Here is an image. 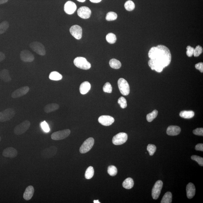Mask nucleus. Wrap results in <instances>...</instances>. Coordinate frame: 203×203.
<instances>
[{"label":"nucleus","instance_id":"obj_45","mask_svg":"<svg viewBox=\"0 0 203 203\" xmlns=\"http://www.w3.org/2000/svg\"><path fill=\"white\" fill-rule=\"evenodd\" d=\"M41 126L44 131L46 132H48L49 131L50 129L49 126L45 121H44L42 123Z\"/></svg>","mask_w":203,"mask_h":203},{"label":"nucleus","instance_id":"obj_41","mask_svg":"<svg viewBox=\"0 0 203 203\" xmlns=\"http://www.w3.org/2000/svg\"><path fill=\"white\" fill-rule=\"evenodd\" d=\"M157 148L155 145L152 144L148 145L147 146V150L149 152L150 155H154L155 152H156Z\"/></svg>","mask_w":203,"mask_h":203},{"label":"nucleus","instance_id":"obj_29","mask_svg":"<svg viewBox=\"0 0 203 203\" xmlns=\"http://www.w3.org/2000/svg\"><path fill=\"white\" fill-rule=\"evenodd\" d=\"M109 64L111 67L115 69H120L122 66L120 62L116 59H112L109 62Z\"/></svg>","mask_w":203,"mask_h":203},{"label":"nucleus","instance_id":"obj_48","mask_svg":"<svg viewBox=\"0 0 203 203\" xmlns=\"http://www.w3.org/2000/svg\"><path fill=\"white\" fill-rule=\"evenodd\" d=\"M5 58V55L1 52H0V62L2 61Z\"/></svg>","mask_w":203,"mask_h":203},{"label":"nucleus","instance_id":"obj_2","mask_svg":"<svg viewBox=\"0 0 203 203\" xmlns=\"http://www.w3.org/2000/svg\"><path fill=\"white\" fill-rule=\"evenodd\" d=\"M31 126V123L28 120L24 121L17 125L14 129V133L16 135H21L25 133Z\"/></svg>","mask_w":203,"mask_h":203},{"label":"nucleus","instance_id":"obj_32","mask_svg":"<svg viewBox=\"0 0 203 203\" xmlns=\"http://www.w3.org/2000/svg\"><path fill=\"white\" fill-rule=\"evenodd\" d=\"M106 39L108 43L114 44L116 41V36L113 33H110L106 36Z\"/></svg>","mask_w":203,"mask_h":203},{"label":"nucleus","instance_id":"obj_10","mask_svg":"<svg viewBox=\"0 0 203 203\" xmlns=\"http://www.w3.org/2000/svg\"><path fill=\"white\" fill-rule=\"evenodd\" d=\"M57 148L54 146H51L45 148L41 152V155L45 159L51 158L57 154Z\"/></svg>","mask_w":203,"mask_h":203},{"label":"nucleus","instance_id":"obj_8","mask_svg":"<svg viewBox=\"0 0 203 203\" xmlns=\"http://www.w3.org/2000/svg\"><path fill=\"white\" fill-rule=\"evenodd\" d=\"M94 143V139L93 138H89L81 145L80 149V152L81 154H85L88 152L93 148Z\"/></svg>","mask_w":203,"mask_h":203},{"label":"nucleus","instance_id":"obj_39","mask_svg":"<svg viewBox=\"0 0 203 203\" xmlns=\"http://www.w3.org/2000/svg\"><path fill=\"white\" fill-rule=\"evenodd\" d=\"M118 103L120 105L122 108H125L127 107V101L125 98L123 97H121L118 99Z\"/></svg>","mask_w":203,"mask_h":203},{"label":"nucleus","instance_id":"obj_17","mask_svg":"<svg viewBox=\"0 0 203 203\" xmlns=\"http://www.w3.org/2000/svg\"><path fill=\"white\" fill-rule=\"evenodd\" d=\"M76 5L73 2L68 1L64 5V10L65 13L68 14H72L76 10Z\"/></svg>","mask_w":203,"mask_h":203},{"label":"nucleus","instance_id":"obj_30","mask_svg":"<svg viewBox=\"0 0 203 203\" xmlns=\"http://www.w3.org/2000/svg\"><path fill=\"white\" fill-rule=\"evenodd\" d=\"M172 194L170 192H167L165 194L161 203H171L172 202Z\"/></svg>","mask_w":203,"mask_h":203},{"label":"nucleus","instance_id":"obj_44","mask_svg":"<svg viewBox=\"0 0 203 203\" xmlns=\"http://www.w3.org/2000/svg\"><path fill=\"white\" fill-rule=\"evenodd\" d=\"M194 134L196 135L199 136H203V128H198L196 129L193 131Z\"/></svg>","mask_w":203,"mask_h":203},{"label":"nucleus","instance_id":"obj_21","mask_svg":"<svg viewBox=\"0 0 203 203\" xmlns=\"http://www.w3.org/2000/svg\"><path fill=\"white\" fill-rule=\"evenodd\" d=\"M181 129L180 127L177 126H170L168 127L166 133L168 135L176 136L180 134Z\"/></svg>","mask_w":203,"mask_h":203},{"label":"nucleus","instance_id":"obj_11","mask_svg":"<svg viewBox=\"0 0 203 203\" xmlns=\"http://www.w3.org/2000/svg\"><path fill=\"white\" fill-rule=\"evenodd\" d=\"M163 183L161 180L156 182L153 187L152 191V196L154 199H158L163 188Z\"/></svg>","mask_w":203,"mask_h":203},{"label":"nucleus","instance_id":"obj_19","mask_svg":"<svg viewBox=\"0 0 203 203\" xmlns=\"http://www.w3.org/2000/svg\"><path fill=\"white\" fill-rule=\"evenodd\" d=\"M148 64L152 70H155L157 72L160 73L163 70V67L154 60L150 59L148 62Z\"/></svg>","mask_w":203,"mask_h":203},{"label":"nucleus","instance_id":"obj_4","mask_svg":"<svg viewBox=\"0 0 203 203\" xmlns=\"http://www.w3.org/2000/svg\"><path fill=\"white\" fill-rule=\"evenodd\" d=\"M16 114L13 109L8 108L0 112V122H4L10 120Z\"/></svg>","mask_w":203,"mask_h":203},{"label":"nucleus","instance_id":"obj_40","mask_svg":"<svg viewBox=\"0 0 203 203\" xmlns=\"http://www.w3.org/2000/svg\"><path fill=\"white\" fill-rule=\"evenodd\" d=\"M203 52V48L199 45H198L194 49V51L193 55L195 57H198Z\"/></svg>","mask_w":203,"mask_h":203},{"label":"nucleus","instance_id":"obj_42","mask_svg":"<svg viewBox=\"0 0 203 203\" xmlns=\"http://www.w3.org/2000/svg\"><path fill=\"white\" fill-rule=\"evenodd\" d=\"M192 160L197 162L198 164L201 166H203V158L197 155H194L191 157Z\"/></svg>","mask_w":203,"mask_h":203},{"label":"nucleus","instance_id":"obj_27","mask_svg":"<svg viewBox=\"0 0 203 203\" xmlns=\"http://www.w3.org/2000/svg\"><path fill=\"white\" fill-rule=\"evenodd\" d=\"M124 188L126 189H130L133 187L134 185V182L131 178H128L126 179L125 181H124L122 184Z\"/></svg>","mask_w":203,"mask_h":203},{"label":"nucleus","instance_id":"obj_15","mask_svg":"<svg viewBox=\"0 0 203 203\" xmlns=\"http://www.w3.org/2000/svg\"><path fill=\"white\" fill-rule=\"evenodd\" d=\"M77 13L80 17L83 19H87L90 18L92 12L89 7L84 6L79 8Z\"/></svg>","mask_w":203,"mask_h":203},{"label":"nucleus","instance_id":"obj_24","mask_svg":"<svg viewBox=\"0 0 203 203\" xmlns=\"http://www.w3.org/2000/svg\"><path fill=\"white\" fill-rule=\"evenodd\" d=\"M59 107H60L58 104H55V103H51V104L46 105L45 106L44 111L45 113H49L58 110Z\"/></svg>","mask_w":203,"mask_h":203},{"label":"nucleus","instance_id":"obj_31","mask_svg":"<svg viewBox=\"0 0 203 203\" xmlns=\"http://www.w3.org/2000/svg\"><path fill=\"white\" fill-rule=\"evenodd\" d=\"M94 174V170L93 167L90 166L86 170L85 175V178L89 180L93 178Z\"/></svg>","mask_w":203,"mask_h":203},{"label":"nucleus","instance_id":"obj_35","mask_svg":"<svg viewBox=\"0 0 203 203\" xmlns=\"http://www.w3.org/2000/svg\"><path fill=\"white\" fill-rule=\"evenodd\" d=\"M158 114V111L157 110H154L150 113H149L147 115V120L149 122H151L154 120V119L157 117Z\"/></svg>","mask_w":203,"mask_h":203},{"label":"nucleus","instance_id":"obj_38","mask_svg":"<svg viewBox=\"0 0 203 203\" xmlns=\"http://www.w3.org/2000/svg\"><path fill=\"white\" fill-rule=\"evenodd\" d=\"M103 90L104 92L105 93H112V87L110 83L107 82L104 84V87H103Z\"/></svg>","mask_w":203,"mask_h":203},{"label":"nucleus","instance_id":"obj_23","mask_svg":"<svg viewBox=\"0 0 203 203\" xmlns=\"http://www.w3.org/2000/svg\"><path fill=\"white\" fill-rule=\"evenodd\" d=\"M0 80L5 83L10 82L11 81L8 70L4 69L0 71Z\"/></svg>","mask_w":203,"mask_h":203},{"label":"nucleus","instance_id":"obj_43","mask_svg":"<svg viewBox=\"0 0 203 203\" xmlns=\"http://www.w3.org/2000/svg\"><path fill=\"white\" fill-rule=\"evenodd\" d=\"M187 52H186V54L189 57H191L193 55L194 51V48L190 46H188L187 47Z\"/></svg>","mask_w":203,"mask_h":203},{"label":"nucleus","instance_id":"obj_1","mask_svg":"<svg viewBox=\"0 0 203 203\" xmlns=\"http://www.w3.org/2000/svg\"><path fill=\"white\" fill-rule=\"evenodd\" d=\"M148 56L150 59L156 61L164 68L169 66L172 59L170 51L163 45L153 47L150 49Z\"/></svg>","mask_w":203,"mask_h":203},{"label":"nucleus","instance_id":"obj_22","mask_svg":"<svg viewBox=\"0 0 203 203\" xmlns=\"http://www.w3.org/2000/svg\"><path fill=\"white\" fill-rule=\"evenodd\" d=\"M187 196L189 199H192L195 196L196 193V189L193 183H189L186 187Z\"/></svg>","mask_w":203,"mask_h":203},{"label":"nucleus","instance_id":"obj_20","mask_svg":"<svg viewBox=\"0 0 203 203\" xmlns=\"http://www.w3.org/2000/svg\"><path fill=\"white\" fill-rule=\"evenodd\" d=\"M34 193V187L32 186H28L26 189L23 195L24 199L26 201H29L33 198Z\"/></svg>","mask_w":203,"mask_h":203},{"label":"nucleus","instance_id":"obj_6","mask_svg":"<svg viewBox=\"0 0 203 203\" xmlns=\"http://www.w3.org/2000/svg\"><path fill=\"white\" fill-rule=\"evenodd\" d=\"M30 48L38 54L41 56L46 55V51L44 46L40 42H34L30 44Z\"/></svg>","mask_w":203,"mask_h":203},{"label":"nucleus","instance_id":"obj_28","mask_svg":"<svg viewBox=\"0 0 203 203\" xmlns=\"http://www.w3.org/2000/svg\"><path fill=\"white\" fill-rule=\"evenodd\" d=\"M63 78L61 74L56 71L51 72L49 75V78L53 81H59Z\"/></svg>","mask_w":203,"mask_h":203},{"label":"nucleus","instance_id":"obj_50","mask_svg":"<svg viewBox=\"0 0 203 203\" xmlns=\"http://www.w3.org/2000/svg\"><path fill=\"white\" fill-rule=\"evenodd\" d=\"M8 0H0V4H2L7 2Z\"/></svg>","mask_w":203,"mask_h":203},{"label":"nucleus","instance_id":"obj_13","mask_svg":"<svg viewBox=\"0 0 203 203\" xmlns=\"http://www.w3.org/2000/svg\"><path fill=\"white\" fill-rule=\"evenodd\" d=\"M71 35L77 40H80L82 37L83 30L81 27L78 25L72 26L70 29Z\"/></svg>","mask_w":203,"mask_h":203},{"label":"nucleus","instance_id":"obj_47","mask_svg":"<svg viewBox=\"0 0 203 203\" xmlns=\"http://www.w3.org/2000/svg\"><path fill=\"white\" fill-rule=\"evenodd\" d=\"M195 149L197 151H203V144L202 143L198 144L195 146Z\"/></svg>","mask_w":203,"mask_h":203},{"label":"nucleus","instance_id":"obj_7","mask_svg":"<svg viewBox=\"0 0 203 203\" xmlns=\"http://www.w3.org/2000/svg\"><path fill=\"white\" fill-rule=\"evenodd\" d=\"M71 131L69 129H66L61 131L55 132L51 135V139L54 140H63L66 138L70 134Z\"/></svg>","mask_w":203,"mask_h":203},{"label":"nucleus","instance_id":"obj_49","mask_svg":"<svg viewBox=\"0 0 203 203\" xmlns=\"http://www.w3.org/2000/svg\"><path fill=\"white\" fill-rule=\"evenodd\" d=\"M90 2H92L95 3H98L101 2L102 0H90Z\"/></svg>","mask_w":203,"mask_h":203},{"label":"nucleus","instance_id":"obj_3","mask_svg":"<svg viewBox=\"0 0 203 203\" xmlns=\"http://www.w3.org/2000/svg\"><path fill=\"white\" fill-rule=\"evenodd\" d=\"M73 63L77 67L83 70H88L91 67V65L86 58L77 57L74 59Z\"/></svg>","mask_w":203,"mask_h":203},{"label":"nucleus","instance_id":"obj_37","mask_svg":"<svg viewBox=\"0 0 203 203\" xmlns=\"http://www.w3.org/2000/svg\"><path fill=\"white\" fill-rule=\"evenodd\" d=\"M108 173L111 176H116L117 173V170L114 166H110L108 168Z\"/></svg>","mask_w":203,"mask_h":203},{"label":"nucleus","instance_id":"obj_36","mask_svg":"<svg viewBox=\"0 0 203 203\" xmlns=\"http://www.w3.org/2000/svg\"><path fill=\"white\" fill-rule=\"evenodd\" d=\"M125 7L126 10L128 11H131L134 10L135 5L133 1L129 0L125 2Z\"/></svg>","mask_w":203,"mask_h":203},{"label":"nucleus","instance_id":"obj_46","mask_svg":"<svg viewBox=\"0 0 203 203\" xmlns=\"http://www.w3.org/2000/svg\"><path fill=\"white\" fill-rule=\"evenodd\" d=\"M195 67L199 70L201 73L203 72V63L202 62L197 64L195 65Z\"/></svg>","mask_w":203,"mask_h":203},{"label":"nucleus","instance_id":"obj_51","mask_svg":"<svg viewBox=\"0 0 203 203\" xmlns=\"http://www.w3.org/2000/svg\"><path fill=\"white\" fill-rule=\"evenodd\" d=\"M77 1L80 2H84L86 1V0H77Z\"/></svg>","mask_w":203,"mask_h":203},{"label":"nucleus","instance_id":"obj_52","mask_svg":"<svg viewBox=\"0 0 203 203\" xmlns=\"http://www.w3.org/2000/svg\"><path fill=\"white\" fill-rule=\"evenodd\" d=\"M94 203H100L99 200H94L93 201Z\"/></svg>","mask_w":203,"mask_h":203},{"label":"nucleus","instance_id":"obj_53","mask_svg":"<svg viewBox=\"0 0 203 203\" xmlns=\"http://www.w3.org/2000/svg\"><path fill=\"white\" fill-rule=\"evenodd\" d=\"M1 139H2L1 137V136H0V142H1Z\"/></svg>","mask_w":203,"mask_h":203},{"label":"nucleus","instance_id":"obj_5","mask_svg":"<svg viewBox=\"0 0 203 203\" xmlns=\"http://www.w3.org/2000/svg\"><path fill=\"white\" fill-rule=\"evenodd\" d=\"M118 86L120 91L124 96H127L130 93L129 85L126 80L123 78H120L118 81Z\"/></svg>","mask_w":203,"mask_h":203},{"label":"nucleus","instance_id":"obj_34","mask_svg":"<svg viewBox=\"0 0 203 203\" xmlns=\"http://www.w3.org/2000/svg\"><path fill=\"white\" fill-rule=\"evenodd\" d=\"M117 18V15L114 12H109L106 15V20L108 21L115 20Z\"/></svg>","mask_w":203,"mask_h":203},{"label":"nucleus","instance_id":"obj_18","mask_svg":"<svg viewBox=\"0 0 203 203\" xmlns=\"http://www.w3.org/2000/svg\"><path fill=\"white\" fill-rule=\"evenodd\" d=\"M17 150L11 147L6 148L2 152V155L4 157L10 158H14L17 156Z\"/></svg>","mask_w":203,"mask_h":203},{"label":"nucleus","instance_id":"obj_26","mask_svg":"<svg viewBox=\"0 0 203 203\" xmlns=\"http://www.w3.org/2000/svg\"><path fill=\"white\" fill-rule=\"evenodd\" d=\"M180 116L184 119H191L194 116L195 113L192 111H183L180 112Z\"/></svg>","mask_w":203,"mask_h":203},{"label":"nucleus","instance_id":"obj_25","mask_svg":"<svg viewBox=\"0 0 203 203\" xmlns=\"http://www.w3.org/2000/svg\"><path fill=\"white\" fill-rule=\"evenodd\" d=\"M91 85L88 81H85L80 85V93L82 95H85L90 90Z\"/></svg>","mask_w":203,"mask_h":203},{"label":"nucleus","instance_id":"obj_33","mask_svg":"<svg viewBox=\"0 0 203 203\" xmlns=\"http://www.w3.org/2000/svg\"><path fill=\"white\" fill-rule=\"evenodd\" d=\"M9 27V23L7 21H3L0 23V34L5 32Z\"/></svg>","mask_w":203,"mask_h":203},{"label":"nucleus","instance_id":"obj_9","mask_svg":"<svg viewBox=\"0 0 203 203\" xmlns=\"http://www.w3.org/2000/svg\"><path fill=\"white\" fill-rule=\"evenodd\" d=\"M128 140V135L126 133H120L113 137V143L114 145H120L125 143Z\"/></svg>","mask_w":203,"mask_h":203},{"label":"nucleus","instance_id":"obj_16","mask_svg":"<svg viewBox=\"0 0 203 203\" xmlns=\"http://www.w3.org/2000/svg\"><path fill=\"white\" fill-rule=\"evenodd\" d=\"M98 122L101 125L105 126H109L114 122V119L111 116H107V115H103L99 118Z\"/></svg>","mask_w":203,"mask_h":203},{"label":"nucleus","instance_id":"obj_12","mask_svg":"<svg viewBox=\"0 0 203 203\" xmlns=\"http://www.w3.org/2000/svg\"><path fill=\"white\" fill-rule=\"evenodd\" d=\"M30 89L29 87L27 86L20 88L13 92L11 94V97L13 99L21 97L28 93L29 92Z\"/></svg>","mask_w":203,"mask_h":203},{"label":"nucleus","instance_id":"obj_14","mask_svg":"<svg viewBox=\"0 0 203 203\" xmlns=\"http://www.w3.org/2000/svg\"><path fill=\"white\" fill-rule=\"evenodd\" d=\"M20 58L21 60L25 62H32L34 61L35 57L31 52L24 50L21 52Z\"/></svg>","mask_w":203,"mask_h":203}]
</instances>
